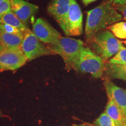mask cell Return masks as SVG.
I'll return each instance as SVG.
<instances>
[{
	"instance_id": "6da1fadb",
	"label": "cell",
	"mask_w": 126,
	"mask_h": 126,
	"mask_svg": "<svg viewBox=\"0 0 126 126\" xmlns=\"http://www.w3.org/2000/svg\"><path fill=\"white\" fill-rule=\"evenodd\" d=\"M123 19V15L116 9L110 0H104L97 7L87 12L85 29L86 41Z\"/></svg>"
},
{
	"instance_id": "8fae6325",
	"label": "cell",
	"mask_w": 126,
	"mask_h": 126,
	"mask_svg": "<svg viewBox=\"0 0 126 126\" xmlns=\"http://www.w3.org/2000/svg\"><path fill=\"white\" fill-rule=\"evenodd\" d=\"M71 0H53L47 7V12L60 25L70 9Z\"/></svg>"
},
{
	"instance_id": "ac0fdd59",
	"label": "cell",
	"mask_w": 126,
	"mask_h": 126,
	"mask_svg": "<svg viewBox=\"0 0 126 126\" xmlns=\"http://www.w3.org/2000/svg\"><path fill=\"white\" fill-rule=\"evenodd\" d=\"M94 124L96 126H116L112 119L105 112L100 115L94 122Z\"/></svg>"
},
{
	"instance_id": "9a60e30c",
	"label": "cell",
	"mask_w": 126,
	"mask_h": 126,
	"mask_svg": "<svg viewBox=\"0 0 126 126\" xmlns=\"http://www.w3.org/2000/svg\"><path fill=\"white\" fill-rule=\"evenodd\" d=\"M105 72L111 78L126 81V65L106 63Z\"/></svg>"
},
{
	"instance_id": "7402d4cb",
	"label": "cell",
	"mask_w": 126,
	"mask_h": 126,
	"mask_svg": "<svg viewBox=\"0 0 126 126\" xmlns=\"http://www.w3.org/2000/svg\"><path fill=\"white\" fill-rule=\"evenodd\" d=\"M114 6L122 5L126 3V0H110Z\"/></svg>"
},
{
	"instance_id": "2e32d148",
	"label": "cell",
	"mask_w": 126,
	"mask_h": 126,
	"mask_svg": "<svg viewBox=\"0 0 126 126\" xmlns=\"http://www.w3.org/2000/svg\"><path fill=\"white\" fill-rule=\"evenodd\" d=\"M108 29L116 38L126 40V22H118L109 26Z\"/></svg>"
},
{
	"instance_id": "d6986e66",
	"label": "cell",
	"mask_w": 126,
	"mask_h": 126,
	"mask_svg": "<svg viewBox=\"0 0 126 126\" xmlns=\"http://www.w3.org/2000/svg\"><path fill=\"white\" fill-rule=\"evenodd\" d=\"M0 31L10 34L23 33L18 28L12 26L11 25L5 24V23H1L0 24Z\"/></svg>"
},
{
	"instance_id": "30bf717a",
	"label": "cell",
	"mask_w": 126,
	"mask_h": 126,
	"mask_svg": "<svg viewBox=\"0 0 126 126\" xmlns=\"http://www.w3.org/2000/svg\"><path fill=\"white\" fill-rule=\"evenodd\" d=\"M12 12L25 25L32 16L37 13L39 7L24 0H11Z\"/></svg>"
},
{
	"instance_id": "9c48e42d",
	"label": "cell",
	"mask_w": 126,
	"mask_h": 126,
	"mask_svg": "<svg viewBox=\"0 0 126 126\" xmlns=\"http://www.w3.org/2000/svg\"><path fill=\"white\" fill-rule=\"evenodd\" d=\"M104 85L108 99L114 102L126 118V89L119 87L108 79L104 81Z\"/></svg>"
},
{
	"instance_id": "ffe728a7",
	"label": "cell",
	"mask_w": 126,
	"mask_h": 126,
	"mask_svg": "<svg viewBox=\"0 0 126 126\" xmlns=\"http://www.w3.org/2000/svg\"><path fill=\"white\" fill-rule=\"evenodd\" d=\"M11 11H12L11 0H6L0 2V16Z\"/></svg>"
},
{
	"instance_id": "4316f807",
	"label": "cell",
	"mask_w": 126,
	"mask_h": 126,
	"mask_svg": "<svg viewBox=\"0 0 126 126\" xmlns=\"http://www.w3.org/2000/svg\"><path fill=\"white\" fill-rule=\"evenodd\" d=\"M6 1V0H0V2H3V1Z\"/></svg>"
},
{
	"instance_id": "3957f363",
	"label": "cell",
	"mask_w": 126,
	"mask_h": 126,
	"mask_svg": "<svg viewBox=\"0 0 126 126\" xmlns=\"http://www.w3.org/2000/svg\"><path fill=\"white\" fill-rule=\"evenodd\" d=\"M105 60L89 47H84L72 65V69L78 72L89 73L94 78H99L105 72Z\"/></svg>"
},
{
	"instance_id": "7a4b0ae2",
	"label": "cell",
	"mask_w": 126,
	"mask_h": 126,
	"mask_svg": "<svg viewBox=\"0 0 126 126\" xmlns=\"http://www.w3.org/2000/svg\"><path fill=\"white\" fill-rule=\"evenodd\" d=\"M87 42L89 48L104 60L114 56L123 46L122 41L116 38L109 30L99 32Z\"/></svg>"
},
{
	"instance_id": "52a82bcc",
	"label": "cell",
	"mask_w": 126,
	"mask_h": 126,
	"mask_svg": "<svg viewBox=\"0 0 126 126\" xmlns=\"http://www.w3.org/2000/svg\"><path fill=\"white\" fill-rule=\"evenodd\" d=\"M28 61L21 49L4 48L0 51V71L18 70Z\"/></svg>"
},
{
	"instance_id": "cb8c5ba5",
	"label": "cell",
	"mask_w": 126,
	"mask_h": 126,
	"mask_svg": "<svg viewBox=\"0 0 126 126\" xmlns=\"http://www.w3.org/2000/svg\"><path fill=\"white\" fill-rule=\"evenodd\" d=\"M72 126H93V125H92V124H90L89 123H82V124H73Z\"/></svg>"
},
{
	"instance_id": "e0dca14e",
	"label": "cell",
	"mask_w": 126,
	"mask_h": 126,
	"mask_svg": "<svg viewBox=\"0 0 126 126\" xmlns=\"http://www.w3.org/2000/svg\"><path fill=\"white\" fill-rule=\"evenodd\" d=\"M110 64L117 65H126V48L124 46L121 47L119 51L114 56L109 60Z\"/></svg>"
},
{
	"instance_id": "44dd1931",
	"label": "cell",
	"mask_w": 126,
	"mask_h": 126,
	"mask_svg": "<svg viewBox=\"0 0 126 126\" xmlns=\"http://www.w3.org/2000/svg\"><path fill=\"white\" fill-rule=\"evenodd\" d=\"M114 7L118 11L120 12V14L123 15L124 19L126 20V3L122 5L114 6Z\"/></svg>"
},
{
	"instance_id": "ba28073f",
	"label": "cell",
	"mask_w": 126,
	"mask_h": 126,
	"mask_svg": "<svg viewBox=\"0 0 126 126\" xmlns=\"http://www.w3.org/2000/svg\"><path fill=\"white\" fill-rule=\"evenodd\" d=\"M32 32L42 43L49 45H56L61 36L46 20L38 18L33 23Z\"/></svg>"
},
{
	"instance_id": "5b68a950",
	"label": "cell",
	"mask_w": 126,
	"mask_h": 126,
	"mask_svg": "<svg viewBox=\"0 0 126 126\" xmlns=\"http://www.w3.org/2000/svg\"><path fill=\"white\" fill-rule=\"evenodd\" d=\"M21 50L27 57L28 61L43 56L55 55L48 46H46L36 37L29 29L23 32V40L21 45Z\"/></svg>"
},
{
	"instance_id": "4fadbf2b",
	"label": "cell",
	"mask_w": 126,
	"mask_h": 126,
	"mask_svg": "<svg viewBox=\"0 0 126 126\" xmlns=\"http://www.w3.org/2000/svg\"><path fill=\"white\" fill-rule=\"evenodd\" d=\"M105 113L112 119L116 126H126V118L112 100L109 99Z\"/></svg>"
},
{
	"instance_id": "603a6c76",
	"label": "cell",
	"mask_w": 126,
	"mask_h": 126,
	"mask_svg": "<svg viewBox=\"0 0 126 126\" xmlns=\"http://www.w3.org/2000/svg\"><path fill=\"white\" fill-rule=\"evenodd\" d=\"M97 1V0H82L83 4L85 5H88L89 4H91V3L94 2V1Z\"/></svg>"
},
{
	"instance_id": "d4e9b609",
	"label": "cell",
	"mask_w": 126,
	"mask_h": 126,
	"mask_svg": "<svg viewBox=\"0 0 126 126\" xmlns=\"http://www.w3.org/2000/svg\"><path fill=\"white\" fill-rule=\"evenodd\" d=\"M3 48H4V47H3L1 45V44L0 43V51H1V50H2Z\"/></svg>"
},
{
	"instance_id": "7c38bea8",
	"label": "cell",
	"mask_w": 126,
	"mask_h": 126,
	"mask_svg": "<svg viewBox=\"0 0 126 126\" xmlns=\"http://www.w3.org/2000/svg\"><path fill=\"white\" fill-rule=\"evenodd\" d=\"M23 33L10 34L0 31V43L4 48L21 49Z\"/></svg>"
},
{
	"instance_id": "484cf974",
	"label": "cell",
	"mask_w": 126,
	"mask_h": 126,
	"mask_svg": "<svg viewBox=\"0 0 126 126\" xmlns=\"http://www.w3.org/2000/svg\"><path fill=\"white\" fill-rule=\"evenodd\" d=\"M122 43H124V45H126V40H124V41H123Z\"/></svg>"
},
{
	"instance_id": "277c9868",
	"label": "cell",
	"mask_w": 126,
	"mask_h": 126,
	"mask_svg": "<svg viewBox=\"0 0 126 126\" xmlns=\"http://www.w3.org/2000/svg\"><path fill=\"white\" fill-rule=\"evenodd\" d=\"M55 55L60 56L65 63L67 70L72 69V66L77 60L84 47V43L79 39L61 37L56 45L48 46Z\"/></svg>"
},
{
	"instance_id": "5bb4252c",
	"label": "cell",
	"mask_w": 126,
	"mask_h": 126,
	"mask_svg": "<svg viewBox=\"0 0 126 126\" xmlns=\"http://www.w3.org/2000/svg\"><path fill=\"white\" fill-rule=\"evenodd\" d=\"M1 23H5L14 26L19 29L23 33L28 29L26 25H25L12 11L0 16V24Z\"/></svg>"
},
{
	"instance_id": "83f0119b",
	"label": "cell",
	"mask_w": 126,
	"mask_h": 126,
	"mask_svg": "<svg viewBox=\"0 0 126 126\" xmlns=\"http://www.w3.org/2000/svg\"><path fill=\"white\" fill-rule=\"evenodd\" d=\"M0 114H1V111H0Z\"/></svg>"
},
{
	"instance_id": "8992f818",
	"label": "cell",
	"mask_w": 126,
	"mask_h": 126,
	"mask_svg": "<svg viewBox=\"0 0 126 126\" xmlns=\"http://www.w3.org/2000/svg\"><path fill=\"white\" fill-rule=\"evenodd\" d=\"M67 36H79L83 33V14L76 0H71L68 12L59 25Z\"/></svg>"
}]
</instances>
